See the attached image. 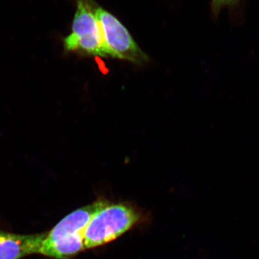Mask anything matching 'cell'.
<instances>
[{"mask_svg": "<svg viewBox=\"0 0 259 259\" xmlns=\"http://www.w3.org/2000/svg\"><path fill=\"white\" fill-rule=\"evenodd\" d=\"M108 201L97 200L69 213L58 223L42 242L38 254L70 259L84 250V231L90 219Z\"/></svg>", "mask_w": 259, "mask_h": 259, "instance_id": "1", "label": "cell"}, {"mask_svg": "<svg viewBox=\"0 0 259 259\" xmlns=\"http://www.w3.org/2000/svg\"><path fill=\"white\" fill-rule=\"evenodd\" d=\"M141 214L127 203L107 202L90 219L84 231L85 249L95 248L115 241L131 230Z\"/></svg>", "mask_w": 259, "mask_h": 259, "instance_id": "2", "label": "cell"}, {"mask_svg": "<svg viewBox=\"0 0 259 259\" xmlns=\"http://www.w3.org/2000/svg\"><path fill=\"white\" fill-rule=\"evenodd\" d=\"M93 0H76L71 32L64 39L66 52L111 57L93 9Z\"/></svg>", "mask_w": 259, "mask_h": 259, "instance_id": "3", "label": "cell"}, {"mask_svg": "<svg viewBox=\"0 0 259 259\" xmlns=\"http://www.w3.org/2000/svg\"><path fill=\"white\" fill-rule=\"evenodd\" d=\"M93 9L101 28L104 40L113 59L144 64L148 56L140 49L127 29L110 12L93 3Z\"/></svg>", "mask_w": 259, "mask_h": 259, "instance_id": "4", "label": "cell"}, {"mask_svg": "<svg viewBox=\"0 0 259 259\" xmlns=\"http://www.w3.org/2000/svg\"><path fill=\"white\" fill-rule=\"evenodd\" d=\"M47 233L20 235L0 231V259H20L38 253Z\"/></svg>", "mask_w": 259, "mask_h": 259, "instance_id": "5", "label": "cell"}, {"mask_svg": "<svg viewBox=\"0 0 259 259\" xmlns=\"http://www.w3.org/2000/svg\"><path fill=\"white\" fill-rule=\"evenodd\" d=\"M241 0H212L211 1V7L213 13L218 15L220 12L225 8H233L236 6Z\"/></svg>", "mask_w": 259, "mask_h": 259, "instance_id": "6", "label": "cell"}]
</instances>
